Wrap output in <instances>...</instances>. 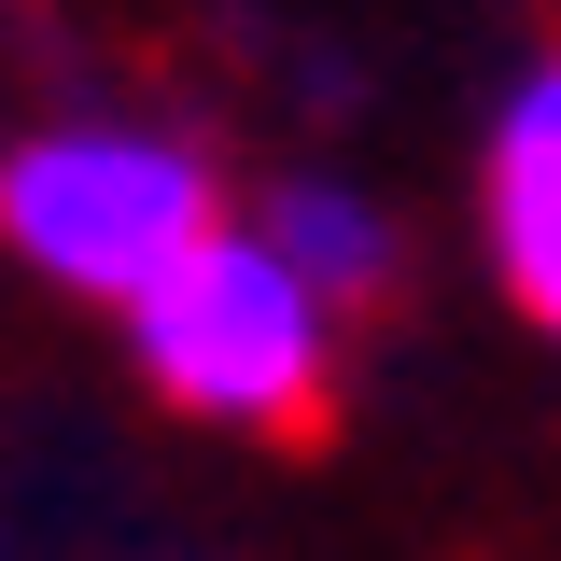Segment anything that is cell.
<instances>
[{"instance_id": "cell-3", "label": "cell", "mask_w": 561, "mask_h": 561, "mask_svg": "<svg viewBox=\"0 0 561 561\" xmlns=\"http://www.w3.org/2000/svg\"><path fill=\"white\" fill-rule=\"evenodd\" d=\"M478 225H491V280L561 337V57H534L505 84V113H491Z\"/></svg>"}, {"instance_id": "cell-1", "label": "cell", "mask_w": 561, "mask_h": 561, "mask_svg": "<svg viewBox=\"0 0 561 561\" xmlns=\"http://www.w3.org/2000/svg\"><path fill=\"white\" fill-rule=\"evenodd\" d=\"M127 351L154 408L225 421V435H295L323 421V379H337V295L267 225H210L169 280L127 295Z\"/></svg>"}, {"instance_id": "cell-2", "label": "cell", "mask_w": 561, "mask_h": 561, "mask_svg": "<svg viewBox=\"0 0 561 561\" xmlns=\"http://www.w3.org/2000/svg\"><path fill=\"white\" fill-rule=\"evenodd\" d=\"M225 225V183L183 127H140V113H70L28 127L0 154V239L14 267L84 295V309H127L140 280H169Z\"/></svg>"}, {"instance_id": "cell-4", "label": "cell", "mask_w": 561, "mask_h": 561, "mask_svg": "<svg viewBox=\"0 0 561 561\" xmlns=\"http://www.w3.org/2000/svg\"><path fill=\"white\" fill-rule=\"evenodd\" d=\"M267 239L323 280L337 309L393 280V225H379V197H351V183H280V197H267Z\"/></svg>"}]
</instances>
